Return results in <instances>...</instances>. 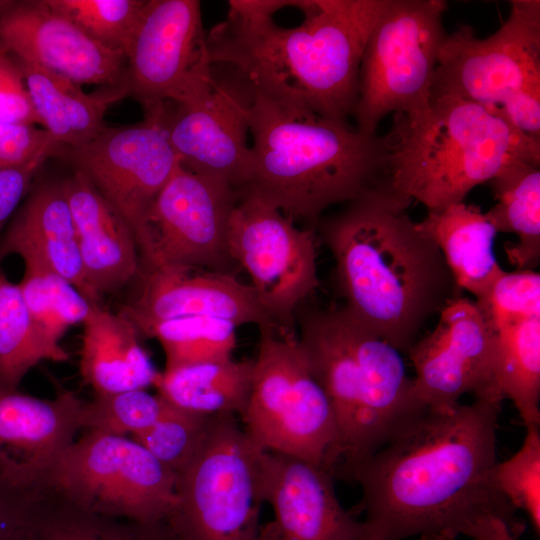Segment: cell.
Listing matches in <instances>:
<instances>
[{
  "mask_svg": "<svg viewBox=\"0 0 540 540\" xmlns=\"http://www.w3.org/2000/svg\"><path fill=\"white\" fill-rule=\"evenodd\" d=\"M500 404L427 409L351 468L346 478L361 486L369 530L382 540H454L494 514L519 535L524 526L493 481Z\"/></svg>",
  "mask_w": 540,
  "mask_h": 540,
  "instance_id": "obj_1",
  "label": "cell"
},
{
  "mask_svg": "<svg viewBox=\"0 0 540 540\" xmlns=\"http://www.w3.org/2000/svg\"><path fill=\"white\" fill-rule=\"evenodd\" d=\"M388 0H231L206 36L212 65L253 91L336 122L353 114L360 63Z\"/></svg>",
  "mask_w": 540,
  "mask_h": 540,
  "instance_id": "obj_2",
  "label": "cell"
},
{
  "mask_svg": "<svg viewBox=\"0 0 540 540\" xmlns=\"http://www.w3.org/2000/svg\"><path fill=\"white\" fill-rule=\"evenodd\" d=\"M345 204L314 227L335 261L341 307L407 353L430 318L462 290L407 213L411 201L379 186Z\"/></svg>",
  "mask_w": 540,
  "mask_h": 540,
  "instance_id": "obj_3",
  "label": "cell"
},
{
  "mask_svg": "<svg viewBox=\"0 0 540 540\" xmlns=\"http://www.w3.org/2000/svg\"><path fill=\"white\" fill-rule=\"evenodd\" d=\"M251 90V89H250ZM250 163L238 191L314 228L330 206L347 203L383 180L385 136L251 90Z\"/></svg>",
  "mask_w": 540,
  "mask_h": 540,
  "instance_id": "obj_4",
  "label": "cell"
},
{
  "mask_svg": "<svg viewBox=\"0 0 540 540\" xmlns=\"http://www.w3.org/2000/svg\"><path fill=\"white\" fill-rule=\"evenodd\" d=\"M298 341L334 412L340 438L335 476L381 448L427 408L401 352L342 307L303 302L295 313Z\"/></svg>",
  "mask_w": 540,
  "mask_h": 540,
  "instance_id": "obj_5",
  "label": "cell"
},
{
  "mask_svg": "<svg viewBox=\"0 0 540 540\" xmlns=\"http://www.w3.org/2000/svg\"><path fill=\"white\" fill-rule=\"evenodd\" d=\"M381 187L428 211L463 202L510 160L540 165V140L500 115L450 95H430L416 110L393 114L384 135Z\"/></svg>",
  "mask_w": 540,
  "mask_h": 540,
  "instance_id": "obj_6",
  "label": "cell"
},
{
  "mask_svg": "<svg viewBox=\"0 0 540 540\" xmlns=\"http://www.w3.org/2000/svg\"><path fill=\"white\" fill-rule=\"evenodd\" d=\"M431 94L481 105L540 140V1L513 0L506 21L486 38L468 25L447 35Z\"/></svg>",
  "mask_w": 540,
  "mask_h": 540,
  "instance_id": "obj_7",
  "label": "cell"
},
{
  "mask_svg": "<svg viewBox=\"0 0 540 540\" xmlns=\"http://www.w3.org/2000/svg\"><path fill=\"white\" fill-rule=\"evenodd\" d=\"M259 331L250 395L240 416L244 431L264 451L308 461L335 476L340 445L336 418L297 332Z\"/></svg>",
  "mask_w": 540,
  "mask_h": 540,
  "instance_id": "obj_8",
  "label": "cell"
},
{
  "mask_svg": "<svg viewBox=\"0 0 540 540\" xmlns=\"http://www.w3.org/2000/svg\"><path fill=\"white\" fill-rule=\"evenodd\" d=\"M235 415H216L202 446L176 474L166 520L177 540H258L262 459Z\"/></svg>",
  "mask_w": 540,
  "mask_h": 540,
  "instance_id": "obj_9",
  "label": "cell"
},
{
  "mask_svg": "<svg viewBox=\"0 0 540 540\" xmlns=\"http://www.w3.org/2000/svg\"><path fill=\"white\" fill-rule=\"evenodd\" d=\"M446 2L388 0L363 50L357 102L356 129L375 135L390 113L425 106L441 46Z\"/></svg>",
  "mask_w": 540,
  "mask_h": 540,
  "instance_id": "obj_10",
  "label": "cell"
},
{
  "mask_svg": "<svg viewBox=\"0 0 540 540\" xmlns=\"http://www.w3.org/2000/svg\"><path fill=\"white\" fill-rule=\"evenodd\" d=\"M43 490L83 510L139 522L167 520L176 474L125 436L86 431L62 454Z\"/></svg>",
  "mask_w": 540,
  "mask_h": 540,
  "instance_id": "obj_11",
  "label": "cell"
},
{
  "mask_svg": "<svg viewBox=\"0 0 540 540\" xmlns=\"http://www.w3.org/2000/svg\"><path fill=\"white\" fill-rule=\"evenodd\" d=\"M317 234L258 198L239 195L227 236L232 261L281 331L297 332L295 313L320 285Z\"/></svg>",
  "mask_w": 540,
  "mask_h": 540,
  "instance_id": "obj_12",
  "label": "cell"
},
{
  "mask_svg": "<svg viewBox=\"0 0 540 540\" xmlns=\"http://www.w3.org/2000/svg\"><path fill=\"white\" fill-rule=\"evenodd\" d=\"M238 199L228 183L180 164L150 207L137 242L147 270L192 266L233 274L227 236Z\"/></svg>",
  "mask_w": 540,
  "mask_h": 540,
  "instance_id": "obj_13",
  "label": "cell"
},
{
  "mask_svg": "<svg viewBox=\"0 0 540 540\" xmlns=\"http://www.w3.org/2000/svg\"><path fill=\"white\" fill-rule=\"evenodd\" d=\"M167 106L145 113L140 123L108 127L55 156L87 177L121 215L138 242L154 200L180 166L164 126ZM138 246V245H137Z\"/></svg>",
  "mask_w": 540,
  "mask_h": 540,
  "instance_id": "obj_14",
  "label": "cell"
},
{
  "mask_svg": "<svg viewBox=\"0 0 540 540\" xmlns=\"http://www.w3.org/2000/svg\"><path fill=\"white\" fill-rule=\"evenodd\" d=\"M125 61L129 96L145 113L191 95L213 69L200 1L148 0Z\"/></svg>",
  "mask_w": 540,
  "mask_h": 540,
  "instance_id": "obj_15",
  "label": "cell"
},
{
  "mask_svg": "<svg viewBox=\"0 0 540 540\" xmlns=\"http://www.w3.org/2000/svg\"><path fill=\"white\" fill-rule=\"evenodd\" d=\"M212 66L198 89L167 109L164 126L182 167L239 191L250 163L251 90L230 70Z\"/></svg>",
  "mask_w": 540,
  "mask_h": 540,
  "instance_id": "obj_16",
  "label": "cell"
},
{
  "mask_svg": "<svg viewBox=\"0 0 540 540\" xmlns=\"http://www.w3.org/2000/svg\"><path fill=\"white\" fill-rule=\"evenodd\" d=\"M438 315L434 329L407 352L419 400L430 410L450 409L465 394L502 402L495 377V333L475 301L459 295Z\"/></svg>",
  "mask_w": 540,
  "mask_h": 540,
  "instance_id": "obj_17",
  "label": "cell"
},
{
  "mask_svg": "<svg viewBox=\"0 0 540 540\" xmlns=\"http://www.w3.org/2000/svg\"><path fill=\"white\" fill-rule=\"evenodd\" d=\"M0 47L81 85H126L125 56L91 39L46 0L0 1Z\"/></svg>",
  "mask_w": 540,
  "mask_h": 540,
  "instance_id": "obj_18",
  "label": "cell"
},
{
  "mask_svg": "<svg viewBox=\"0 0 540 540\" xmlns=\"http://www.w3.org/2000/svg\"><path fill=\"white\" fill-rule=\"evenodd\" d=\"M44 399L0 385V477L16 489L41 492L82 429L84 401L59 384Z\"/></svg>",
  "mask_w": 540,
  "mask_h": 540,
  "instance_id": "obj_19",
  "label": "cell"
},
{
  "mask_svg": "<svg viewBox=\"0 0 540 540\" xmlns=\"http://www.w3.org/2000/svg\"><path fill=\"white\" fill-rule=\"evenodd\" d=\"M334 474L308 461L273 452L262 459V493L274 518L259 540H360L366 530L341 505Z\"/></svg>",
  "mask_w": 540,
  "mask_h": 540,
  "instance_id": "obj_20",
  "label": "cell"
},
{
  "mask_svg": "<svg viewBox=\"0 0 540 540\" xmlns=\"http://www.w3.org/2000/svg\"><path fill=\"white\" fill-rule=\"evenodd\" d=\"M121 313L139 333L152 323L190 316L220 318L236 327L253 324L280 330L251 285L234 274L192 266L146 270L138 294Z\"/></svg>",
  "mask_w": 540,
  "mask_h": 540,
  "instance_id": "obj_21",
  "label": "cell"
},
{
  "mask_svg": "<svg viewBox=\"0 0 540 540\" xmlns=\"http://www.w3.org/2000/svg\"><path fill=\"white\" fill-rule=\"evenodd\" d=\"M12 254L20 256L24 265L62 276L92 304H100L85 279L62 182L40 184L17 210L0 239V261Z\"/></svg>",
  "mask_w": 540,
  "mask_h": 540,
  "instance_id": "obj_22",
  "label": "cell"
},
{
  "mask_svg": "<svg viewBox=\"0 0 540 540\" xmlns=\"http://www.w3.org/2000/svg\"><path fill=\"white\" fill-rule=\"evenodd\" d=\"M85 279L101 299L139 272L135 236L121 215L85 175L74 171L63 182Z\"/></svg>",
  "mask_w": 540,
  "mask_h": 540,
  "instance_id": "obj_23",
  "label": "cell"
},
{
  "mask_svg": "<svg viewBox=\"0 0 540 540\" xmlns=\"http://www.w3.org/2000/svg\"><path fill=\"white\" fill-rule=\"evenodd\" d=\"M83 324L80 374L95 394L154 386L159 373L140 343V333L123 313L93 305Z\"/></svg>",
  "mask_w": 540,
  "mask_h": 540,
  "instance_id": "obj_24",
  "label": "cell"
},
{
  "mask_svg": "<svg viewBox=\"0 0 540 540\" xmlns=\"http://www.w3.org/2000/svg\"><path fill=\"white\" fill-rule=\"evenodd\" d=\"M16 61L37 124L60 147H77L97 137L106 128L104 115L108 108L129 96L126 85L105 86L93 93H86L77 82L35 65Z\"/></svg>",
  "mask_w": 540,
  "mask_h": 540,
  "instance_id": "obj_25",
  "label": "cell"
},
{
  "mask_svg": "<svg viewBox=\"0 0 540 540\" xmlns=\"http://www.w3.org/2000/svg\"><path fill=\"white\" fill-rule=\"evenodd\" d=\"M417 226L438 247L457 286L475 301L504 272L494 251L498 232L481 207L463 201L430 210Z\"/></svg>",
  "mask_w": 540,
  "mask_h": 540,
  "instance_id": "obj_26",
  "label": "cell"
},
{
  "mask_svg": "<svg viewBox=\"0 0 540 540\" xmlns=\"http://www.w3.org/2000/svg\"><path fill=\"white\" fill-rule=\"evenodd\" d=\"M253 359L232 357L164 370L154 384L170 404L204 415L243 414L251 390Z\"/></svg>",
  "mask_w": 540,
  "mask_h": 540,
  "instance_id": "obj_27",
  "label": "cell"
},
{
  "mask_svg": "<svg viewBox=\"0 0 540 540\" xmlns=\"http://www.w3.org/2000/svg\"><path fill=\"white\" fill-rule=\"evenodd\" d=\"M488 183L496 201L488 218L498 233L518 238L504 245L509 263L534 270L540 261V165L510 160Z\"/></svg>",
  "mask_w": 540,
  "mask_h": 540,
  "instance_id": "obj_28",
  "label": "cell"
},
{
  "mask_svg": "<svg viewBox=\"0 0 540 540\" xmlns=\"http://www.w3.org/2000/svg\"><path fill=\"white\" fill-rule=\"evenodd\" d=\"M37 540H177L166 520L139 522L98 515L43 490L37 500Z\"/></svg>",
  "mask_w": 540,
  "mask_h": 540,
  "instance_id": "obj_29",
  "label": "cell"
},
{
  "mask_svg": "<svg viewBox=\"0 0 540 540\" xmlns=\"http://www.w3.org/2000/svg\"><path fill=\"white\" fill-rule=\"evenodd\" d=\"M496 385L525 427L540 425V318L494 331Z\"/></svg>",
  "mask_w": 540,
  "mask_h": 540,
  "instance_id": "obj_30",
  "label": "cell"
},
{
  "mask_svg": "<svg viewBox=\"0 0 540 540\" xmlns=\"http://www.w3.org/2000/svg\"><path fill=\"white\" fill-rule=\"evenodd\" d=\"M69 353L35 324L18 284L0 273V385L18 388L42 360L65 362Z\"/></svg>",
  "mask_w": 540,
  "mask_h": 540,
  "instance_id": "obj_31",
  "label": "cell"
},
{
  "mask_svg": "<svg viewBox=\"0 0 540 540\" xmlns=\"http://www.w3.org/2000/svg\"><path fill=\"white\" fill-rule=\"evenodd\" d=\"M140 335L155 338L165 354V370L232 357L236 326L224 319L190 316L152 323Z\"/></svg>",
  "mask_w": 540,
  "mask_h": 540,
  "instance_id": "obj_32",
  "label": "cell"
},
{
  "mask_svg": "<svg viewBox=\"0 0 540 540\" xmlns=\"http://www.w3.org/2000/svg\"><path fill=\"white\" fill-rule=\"evenodd\" d=\"M24 266L18 286L28 311L37 327L59 343L69 327L84 322L95 304L62 276L45 268Z\"/></svg>",
  "mask_w": 540,
  "mask_h": 540,
  "instance_id": "obj_33",
  "label": "cell"
},
{
  "mask_svg": "<svg viewBox=\"0 0 540 540\" xmlns=\"http://www.w3.org/2000/svg\"><path fill=\"white\" fill-rule=\"evenodd\" d=\"M103 47L125 56L147 0H46Z\"/></svg>",
  "mask_w": 540,
  "mask_h": 540,
  "instance_id": "obj_34",
  "label": "cell"
},
{
  "mask_svg": "<svg viewBox=\"0 0 540 540\" xmlns=\"http://www.w3.org/2000/svg\"><path fill=\"white\" fill-rule=\"evenodd\" d=\"M215 416L194 413L169 404L153 425L132 438L177 474L202 446Z\"/></svg>",
  "mask_w": 540,
  "mask_h": 540,
  "instance_id": "obj_35",
  "label": "cell"
},
{
  "mask_svg": "<svg viewBox=\"0 0 540 540\" xmlns=\"http://www.w3.org/2000/svg\"><path fill=\"white\" fill-rule=\"evenodd\" d=\"M169 404L158 393L153 395L146 389L95 394L91 401L83 404L82 429L117 436H134L153 425Z\"/></svg>",
  "mask_w": 540,
  "mask_h": 540,
  "instance_id": "obj_36",
  "label": "cell"
},
{
  "mask_svg": "<svg viewBox=\"0 0 540 540\" xmlns=\"http://www.w3.org/2000/svg\"><path fill=\"white\" fill-rule=\"evenodd\" d=\"M493 481L498 492L515 509L524 511L534 529L540 530V431L526 427L521 448L509 459L497 462Z\"/></svg>",
  "mask_w": 540,
  "mask_h": 540,
  "instance_id": "obj_37",
  "label": "cell"
},
{
  "mask_svg": "<svg viewBox=\"0 0 540 540\" xmlns=\"http://www.w3.org/2000/svg\"><path fill=\"white\" fill-rule=\"evenodd\" d=\"M475 303L493 331L540 318V274L529 269L504 271Z\"/></svg>",
  "mask_w": 540,
  "mask_h": 540,
  "instance_id": "obj_38",
  "label": "cell"
},
{
  "mask_svg": "<svg viewBox=\"0 0 540 540\" xmlns=\"http://www.w3.org/2000/svg\"><path fill=\"white\" fill-rule=\"evenodd\" d=\"M0 121L37 125L17 61L0 47Z\"/></svg>",
  "mask_w": 540,
  "mask_h": 540,
  "instance_id": "obj_39",
  "label": "cell"
},
{
  "mask_svg": "<svg viewBox=\"0 0 540 540\" xmlns=\"http://www.w3.org/2000/svg\"><path fill=\"white\" fill-rule=\"evenodd\" d=\"M40 492L14 488L0 477V540H28Z\"/></svg>",
  "mask_w": 540,
  "mask_h": 540,
  "instance_id": "obj_40",
  "label": "cell"
},
{
  "mask_svg": "<svg viewBox=\"0 0 540 540\" xmlns=\"http://www.w3.org/2000/svg\"><path fill=\"white\" fill-rule=\"evenodd\" d=\"M55 145L51 136L35 125L0 121V168L25 164Z\"/></svg>",
  "mask_w": 540,
  "mask_h": 540,
  "instance_id": "obj_41",
  "label": "cell"
},
{
  "mask_svg": "<svg viewBox=\"0 0 540 540\" xmlns=\"http://www.w3.org/2000/svg\"><path fill=\"white\" fill-rule=\"evenodd\" d=\"M59 147L51 146L25 164L0 168V235L27 194L36 172L49 157L55 156Z\"/></svg>",
  "mask_w": 540,
  "mask_h": 540,
  "instance_id": "obj_42",
  "label": "cell"
},
{
  "mask_svg": "<svg viewBox=\"0 0 540 540\" xmlns=\"http://www.w3.org/2000/svg\"><path fill=\"white\" fill-rule=\"evenodd\" d=\"M464 535L474 540H516L518 536L504 519L494 514L477 518Z\"/></svg>",
  "mask_w": 540,
  "mask_h": 540,
  "instance_id": "obj_43",
  "label": "cell"
},
{
  "mask_svg": "<svg viewBox=\"0 0 540 540\" xmlns=\"http://www.w3.org/2000/svg\"><path fill=\"white\" fill-rule=\"evenodd\" d=\"M365 525H366V523H365ZM360 540H382V539H380L379 537L374 535L366 525L365 533H364L363 537Z\"/></svg>",
  "mask_w": 540,
  "mask_h": 540,
  "instance_id": "obj_44",
  "label": "cell"
},
{
  "mask_svg": "<svg viewBox=\"0 0 540 540\" xmlns=\"http://www.w3.org/2000/svg\"><path fill=\"white\" fill-rule=\"evenodd\" d=\"M28 540H37L34 535L32 534L31 537Z\"/></svg>",
  "mask_w": 540,
  "mask_h": 540,
  "instance_id": "obj_45",
  "label": "cell"
}]
</instances>
